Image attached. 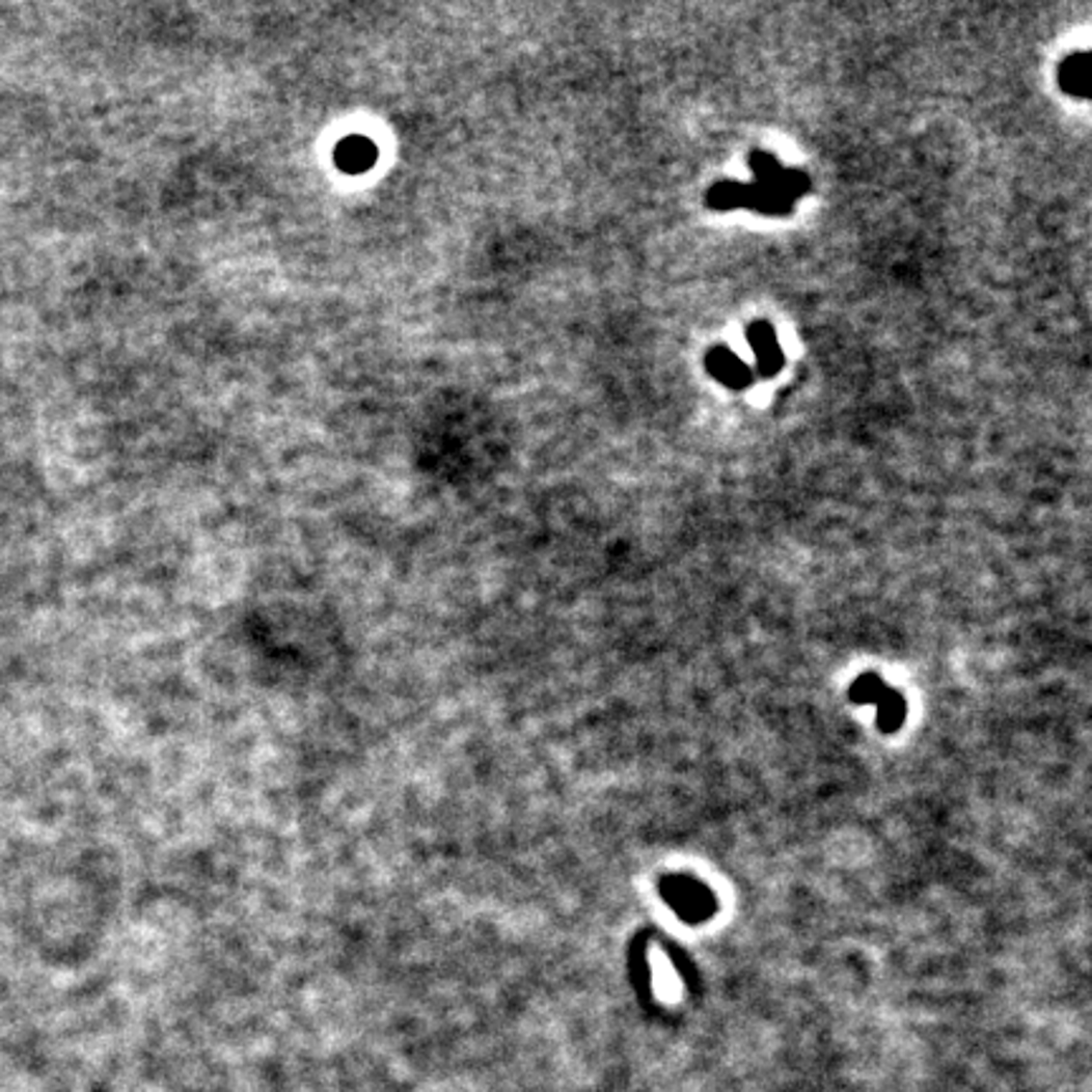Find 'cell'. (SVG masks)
<instances>
[{
  "mask_svg": "<svg viewBox=\"0 0 1092 1092\" xmlns=\"http://www.w3.org/2000/svg\"><path fill=\"white\" fill-rule=\"evenodd\" d=\"M708 208L713 211H736V208H748L764 215H787L792 213V197L776 193L761 183H734V180H721L706 193Z\"/></svg>",
  "mask_w": 1092,
  "mask_h": 1092,
  "instance_id": "obj_1",
  "label": "cell"
},
{
  "mask_svg": "<svg viewBox=\"0 0 1092 1092\" xmlns=\"http://www.w3.org/2000/svg\"><path fill=\"white\" fill-rule=\"evenodd\" d=\"M748 165H752L757 183L776 190V193L792 197V200H797L799 195L810 193V188H812L810 178L799 170H787V167H782L780 160H776L774 155L754 153L752 160H748Z\"/></svg>",
  "mask_w": 1092,
  "mask_h": 1092,
  "instance_id": "obj_2",
  "label": "cell"
},
{
  "mask_svg": "<svg viewBox=\"0 0 1092 1092\" xmlns=\"http://www.w3.org/2000/svg\"><path fill=\"white\" fill-rule=\"evenodd\" d=\"M746 339H748V345H752L754 357H757L759 375L774 377L776 372L782 370L784 354H782L780 339H776V332L771 329V324H766V322L748 324Z\"/></svg>",
  "mask_w": 1092,
  "mask_h": 1092,
  "instance_id": "obj_3",
  "label": "cell"
},
{
  "mask_svg": "<svg viewBox=\"0 0 1092 1092\" xmlns=\"http://www.w3.org/2000/svg\"><path fill=\"white\" fill-rule=\"evenodd\" d=\"M706 367L724 385L734 387V390H743V387L752 385V370L748 364H743V359L736 352L726 350V347H716V350L708 352Z\"/></svg>",
  "mask_w": 1092,
  "mask_h": 1092,
  "instance_id": "obj_4",
  "label": "cell"
},
{
  "mask_svg": "<svg viewBox=\"0 0 1092 1092\" xmlns=\"http://www.w3.org/2000/svg\"><path fill=\"white\" fill-rule=\"evenodd\" d=\"M1090 56L1088 54H1074L1070 59L1060 66V86L1065 94L1085 99L1090 94Z\"/></svg>",
  "mask_w": 1092,
  "mask_h": 1092,
  "instance_id": "obj_5",
  "label": "cell"
}]
</instances>
